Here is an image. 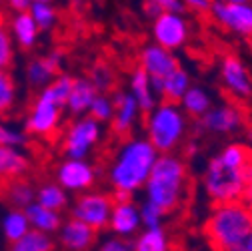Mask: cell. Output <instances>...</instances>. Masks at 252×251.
<instances>
[{"mask_svg": "<svg viewBox=\"0 0 252 251\" xmlns=\"http://www.w3.org/2000/svg\"><path fill=\"white\" fill-rule=\"evenodd\" d=\"M252 159V149L240 143L226 145L220 149L208 161L202 187L204 193L212 203H224L240 199L246 181H244V165Z\"/></svg>", "mask_w": 252, "mask_h": 251, "instance_id": "cell-1", "label": "cell"}, {"mask_svg": "<svg viewBox=\"0 0 252 251\" xmlns=\"http://www.w3.org/2000/svg\"><path fill=\"white\" fill-rule=\"evenodd\" d=\"M158 155L160 153L146 137L122 141L108 167V181L112 189L126 191L130 195L142 191Z\"/></svg>", "mask_w": 252, "mask_h": 251, "instance_id": "cell-2", "label": "cell"}, {"mask_svg": "<svg viewBox=\"0 0 252 251\" xmlns=\"http://www.w3.org/2000/svg\"><path fill=\"white\" fill-rule=\"evenodd\" d=\"M252 233V209L240 199L212 203V211L204 223L208 245L218 251H242L246 237Z\"/></svg>", "mask_w": 252, "mask_h": 251, "instance_id": "cell-3", "label": "cell"}, {"mask_svg": "<svg viewBox=\"0 0 252 251\" xmlns=\"http://www.w3.org/2000/svg\"><path fill=\"white\" fill-rule=\"evenodd\" d=\"M142 191L148 201L158 205L166 215L174 213L184 203L188 191V173L184 161L174 153H160Z\"/></svg>", "mask_w": 252, "mask_h": 251, "instance_id": "cell-4", "label": "cell"}, {"mask_svg": "<svg viewBox=\"0 0 252 251\" xmlns=\"http://www.w3.org/2000/svg\"><path fill=\"white\" fill-rule=\"evenodd\" d=\"M144 129L146 139L158 153H174L188 133V119L178 103L162 99L152 111L146 113Z\"/></svg>", "mask_w": 252, "mask_h": 251, "instance_id": "cell-5", "label": "cell"}, {"mask_svg": "<svg viewBox=\"0 0 252 251\" xmlns=\"http://www.w3.org/2000/svg\"><path fill=\"white\" fill-rule=\"evenodd\" d=\"M102 137V123L90 115L76 117L64 133V153L72 159H86Z\"/></svg>", "mask_w": 252, "mask_h": 251, "instance_id": "cell-6", "label": "cell"}, {"mask_svg": "<svg viewBox=\"0 0 252 251\" xmlns=\"http://www.w3.org/2000/svg\"><path fill=\"white\" fill-rule=\"evenodd\" d=\"M114 207V197L106 193H80L70 209L72 217L82 219L96 231H104L110 223V213Z\"/></svg>", "mask_w": 252, "mask_h": 251, "instance_id": "cell-7", "label": "cell"}, {"mask_svg": "<svg viewBox=\"0 0 252 251\" xmlns=\"http://www.w3.org/2000/svg\"><path fill=\"white\" fill-rule=\"evenodd\" d=\"M62 109L60 105H56L54 101L38 95L32 109H30V115L26 117L24 129L28 135H34L40 139H52L62 123Z\"/></svg>", "mask_w": 252, "mask_h": 251, "instance_id": "cell-8", "label": "cell"}, {"mask_svg": "<svg viewBox=\"0 0 252 251\" xmlns=\"http://www.w3.org/2000/svg\"><path fill=\"white\" fill-rule=\"evenodd\" d=\"M152 37L154 42L168 50L182 48L190 41V24L182 16V12H160L152 22Z\"/></svg>", "mask_w": 252, "mask_h": 251, "instance_id": "cell-9", "label": "cell"}, {"mask_svg": "<svg viewBox=\"0 0 252 251\" xmlns=\"http://www.w3.org/2000/svg\"><path fill=\"white\" fill-rule=\"evenodd\" d=\"M246 117L238 105L224 103L218 107H210L200 119H196L198 129L212 135H230L244 127Z\"/></svg>", "mask_w": 252, "mask_h": 251, "instance_id": "cell-10", "label": "cell"}, {"mask_svg": "<svg viewBox=\"0 0 252 251\" xmlns=\"http://www.w3.org/2000/svg\"><path fill=\"white\" fill-rule=\"evenodd\" d=\"M210 16L216 24L238 37H252V4L250 2H218L210 6Z\"/></svg>", "mask_w": 252, "mask_h": 251, "instance_id": "cell-11", "label": "cell"}, {"mask_svg": "<svg viewBox=\"0 0 252 251\" xmlns=\"http://www.w3.org/2000/svg\"><path fill=\"white\" fill-rule=\"evenodd\" d=\"M56 181L70 193H84L96 181V169L86 159H72L68 157L56 167Z\"/></svg>", "mask_w": 252, "mask_h": 251, "instance_id": "cell-12", "label": "cell"}, {"mask_svg": "<svg viewBox=\"0 0 252 251\" xmlns=\"http://www.w3.org/2000/svg\"><path fill=\"white\" fill-rule=\"evenodd\" d=\"M220 79L226 90L236 101H246L252 97V77L246 65L234 54H226L220 62Z\"/></svg>", "mask_w": 252, "mask_h": 251, "instance_id": "cell-13", "label": "cell"}, {"mask_svg": "<svg viewBox=\"0 0 252 251\" xmlns=\"http://www.w3.org/2000/svg\"><path fill=\"white\" fill-rule=\"evenodd\" d=\"M58 245L62 249H68V251H86L92 249L98 241V231L94 229L92 225L84 223L82 219L72 217L62 221L60 229H58Z\"/></svg>", "mask_w": 252, "mask_h": 251, "instance_id": "cell-14", "label": "cell"}, {"mask_svg": "<svg viewBox=\"0 0 252 251\" xmlns=\"http://www.w3.org/2000/svg\"><path fill=\"white\" fill-rule=\"evenodd\" d=\"M142 221H140V207L132 201H114L112 213H110V223L108 229L114 235H120L124 239H134L136 233L140 231Z\"/></svg>", "mask_w": 252, "mask_h": 251, "instance_id": "cell-15", "label": "cell"}, {"mask_svg": "<svg viewBox=\"0 0 252 251\" xmlns=\"http://www.w3.org/2000/svg\"><path fill=\"white\" fill-rule=\"evenodd\" d=\"M112 101H114V117L110 121L112 133L116 137H126L132 131V127L136 125L142 111H140L136 99L132 97V92L116 90L112 95Z\"/></svg>", "mask_w": 252, "mask_h": 251, "instance_id": "cell-16", "label": "cell"}, {"mask_svg": "<svg viewBox=\"0 0 252 251\" xmlns=\"http://www.w3.org/2000/svg\"><path fill=\"white\" fill-rule=\"evenodd\" d=\"M140 67L150 75V79H164L178 67V60L174 56V50H168L158 42H154L142 48Z\"/></svg>", "mask_w": 252, "mask_h": 251, "instance_id": "cell-17", "label": "cell"}, {"mask_svg": "<svg viewBox=\"0 0 252 251\" xmlns=\"http://www.w3.org/2000/svg\"><path fill=\"white\" fill-rule=\"evenodd\" d=\"M60 67H62V52L52 50L46 56L34 58L30 65L26 67V81L30 86L34 88H42L46 86L56 75H60Z\"/></svg>", "mask_w": 252, "mask_h": 251, "instance_id": "cell-18", "label": "cell"}, {"mask_svg": "<svg viewBox=\"0 0 252 251\" xmlns=\"http://www.w3.org/2000/svg\"><path fill=\"white\" fill-rule=\"evenodd\" d=\"M98 92H100V90L96 88V84L92 83V79H84V77L74 79L64 111H66V113H68L72 119L88 115L90 105H92L94 97H96Z\"/></svg>", "mask_w": 252, "mask_h": 251, "instance_id": "cell-19", "label": "cell"}, {"mask_svg": "<svg viewBox=\"0 0 252 251\" xmlns=\"http://www.w3.org/2000/svg\"><path fill=\"white\" fill-rule=\"evenodd\" d=\"M130 92H132V97L136 99V103L144 115L158 105V92H156V88L152 84L150 75L140 65L130 75Z\"/></svg>", "mask_w": 252, "mask_h": 251, "instance_id": "cell-20", "label": "cell"}, {"mask_svg": "<svg viewBox=\"0 0 252 251\" xmlns=\"http://www.w3.org/2000/svg\"><path fill=\"white\" fill-rule=\"evenodd\" d=\"M10 35L12 39L18 42L20 48H34L40 37V26L36 24V20L32 18L28 10L26 12H14V16L10 18Z\"/></svg>", "mask_w": 252, "mask_h": 251, "instance_id": "cell-21", "label": "cell"}, {"mask_svg": "<svg viewBox=\"0 0 252 251\" xmlns=\"http://www.w3.org/2000/svg\"><path fill=\"white\" fill-rule=\"evenodd\" d=\"M30 169V159L22 147L0 145V177L2 179H20Z\"/></svg>", "mask_w": 252, "mask_h": 251, "instance_id": "cell-22", "label": "cell"}, {"mask_svg": "<svg viewBox=\"0 0 252 251\" xmlns=\"http://www.w3.org/2000/svg\"><path fill=\"white\" fill-rule=\"evenodd\" d=\"M152 84H154L160 99L178 103L182 99V95L188 90V86H190V75H188L184 69L176 67L164 79H152Z\"/></svg>", "mask_w": 252, "mask_h": 251, "instance_id": "cell-23", "label": "cell"}, {"mask_svg": "<svg viewBox=\"0 0 252 251\" xmlns=\"http://www.w3.org/2000/svg\"><path fill=\"white\" fill-rule=\"evenodd\" d=\"M28 219H30V225L34 229H40V231H46V233H58L60 225H62V211H54V209H48L44 205H40L38 201H32L28 207H24Z\"/></svg>", "mask_w": 252, "mask_h": 251, "instance_id": "cell-24", "label": "cell"}, {"mask_svg": "<svg viewBox=\"0 0 252 251\" xmlns=\"http://www.w3.org/2000/svg\"><path fill=\"white\" fill-rule=\"evenodd\" d=\"M30 227H32V225H30V219H28L26 211L20 209V207L8 209L2 215V219H0V233H2V237L10 245L16 243L20 237H24Z\"/></svg>", "mask_w": 252, "mask_h": 251, "instance_id": "cell-25", "label": "cell"}, {"mask_svg": "<svg viewBox=\"0 0 252 251\" xmlns=\"http://www.w3.org/2000/svg\"><path fill=\"white\" fill-rule=\"evenodd\" d=\"M132 249L136 251H166L170 249V239L164 227H144L136 233L132 241Z\"/></svg>", "mask_w": 252, "mask_h": 251, "instance_id": "cell-26", "label": "cell"}, {"mask_svg": "<svg viewBox=\"0 0 252 251\" xmlns=\"http://www.w3.org/2000/svg\"><path fill=\"white\" fill-rule=\"evenodd\" d=\"M178 105L182 107V111L192 117V119H200L210 107H212V101H210V95L200 88V86H188V90L182 95V99L178 101Z\"/></svg>", "mask_w": 252, "mask_h": 251, "instance_id": "cell-27", "label": "cell"}, {"mask_svg": "<svg viewBox=\"0 0 252 251\" xmlns=\"http://www.w3.org/2000/svg\"><path fill=\"white\" fill-rule=\"evenodd\" d=\"M36 201L48 209L64 211L68 207V191L60 183H44L36 189Z\"/></svg>", "mask_w": 252, "mask_h": 251, "instance_id": "cell-28", "label": "cell"}, {"mask_svg": "<svg viewBox=\"0 0 252 251\" xmlns=\"http://www.w3.org/2000/svg\"><path fill=\"white\" fill-rule=\"evenodd\" d=\"M14 251H50L56 247L54 239H52V233H46V231H40V229H34L30 227L26 231L24 237H20L16 243L10 245Z\"/></svg>", "mask_w": 252, "mask_h": 251, "instance_id": "cell-29", "label": "cell"}, {"mask_svg": "<svg viewBox=\"0 0 252 251\" xmlns=\"http://www.w3.org/2000/svg\"><path fill=\"white\" fill-rule=\"evenodd\" d=\"M72 83H74V79L68 77V75H56L46 86L40 88V95L54 101L56 105H60L62 109H64L66 101H68V95H70V88H72Z\"/></svg>", "mask_w": 252, "mask_h": 251, "instance_id": "cell-30", "label": "cell"}, {"mask_svg": "<svg viewBox=\"0 0 252 251\" xmlns=\"http://www.w3.org/2000/svg\"><path fill=\"white\" fill-rule=\"evenodd\" d=\"M6 197L12 203V207L24 209V207H28L32 201H36V189L30 183H26V181L12 179V185L8 187Z\"/></svg>", "mask_w": 252, "mask_h": 251, "instance_id": "cell-31", "label": "cell"}, {"mask_svg": "<svg viewBox=\"0 0 252 251\" xmlns=\"http://www.w3.org/2000/svg\"><path fill=\"white\" fill-rule=\"evenodd\" d=\"M28 12L32 14V18L36 20V24L40 26L42 33L54 28L56 22H58V12L50 2H32V6H30Z\"/></svg>", "mask_w": 252, "mask_h": 251, "instance_id": "cell-32", "label": "cell"}, {"mask_svg": "<svg viewBox=\"0 0 252 251\" xmlns=\"http://www.w3.org/2000/svg\"><path fill=\"white\" fill-rule=\"evenodd\" d=\"M16 101V84L8 71H0V115H6Z\"/></svg>", "mask_w": 252, "mask_h": 251, "instance_id": "cell-33", "label": "cell"}, {"mask_svg": "<svg viewBox=\"0 0 252 251\" xmlns=\"http://www.w3.org/2000/svg\"><path fill=\"white\" fill-rule=\"evenodd\" d=\"M90 117H94L96 121L100 123H110L112 117H114V101L112 97H108L106 92H98L96 97H94L92 105H90V111H88Z\"/></svg>", "mask_w": 252, "mask_h": 251, "instance_id": "cell-34", "label": "cell"}, {"mask_svg": "<svg viewBox=\"0 0 252 251\" xmlns=\"http://www.w3.org/2000/svg\"><path fill=\"white\" fill-rule=\"evenodd\" d=\"M166 213L158 207L154 205L152 201L144 199V203L140 205V221H142V227H160L162 221H164Z\"/></svg>", "mask_w": 252, "mask_h": 251, "instance_id": "cell-35", "label": "cell"}, {"mask_svg": "<svg viewBox=\"0 0 252 251\" xmlns=\"http://www.w3.org/2000/svg\"><path fill=\"white\" fill-rule=\"evenodd\" d=\"M12 60H14L12 35L4 24H0V71H8Z\"/></svg>", "mask_w": 252, "mask_h": 251, "instance_id": "cell-36", "label": "cell"}, {"mask_svg": "<svg viewBox=\"0 0 252 251\" xmlns=\"http://www.w3.org/2000/svg\"><path fill=\"white\" fill-rule=\"evenodd\" d=\"M28 141V135L20 129L8 127V125L0 123V145H10V147H24Z\"/></svg>", "mask_w": 252, "mask_h": 251, "instance_id": "cell-37", "label": "cell"}, {"mask_svg": "<svg viewBox=\"0 0 252 251\" xmlns=\"http://www.w3.org/2000/svg\"><path fill=\"white\" fill-rule=\"evenodd\" d=\"M92 83L96 84V88L100 90V92H106L112 84H114V75H112V71L106 67V65H98V67H94V71H92Z\"/></svg>", "mask_w": 252, "mask_h": 251, "instance_id": "cell-38", "label": "cell"}, {"mask_svg": "<svg viewBox=\"0 0 252 251\" xmlns=\"http://www.w3.org/2000/svg\"><path fill=\"white\" fill-rule=\"evenodd\" d=\"M98 247L102 251H130L132 249V241L112 233V237H106Z\"/></svg>", "mask_w": 252, "mask_h": 251, "instance_id": "cell-39", "label": "cell"}, {"mask_svg": "<svg viewBox=\"0 0 252 251\" xmlns=\"http://www.w3.org/2000/svg\"><path fill=\"white\" fill-rule=\"evenodd\" d=\"M186 8H190L194 12H210V6L214 0H182Z\"/></svg>", "mask_w": 252, "mask_h": 251, "instance_id": "cell-40", "label": "cell"}, {"mask_svg": "<svg viewBox=\"0 0 252 251\" xmlns=\"http://www.w3.org/2000/svg\"><path fill=\"white\" fill-rule=\"evenodd\" d=\"M158 4L162 10H168V12H182L186 10V4L182 0H158Z\"/></svg>", "mask_w": 252, "mask_h": 251, "instance_id": "cell-41", "label": "cell"}, {"mask_svg": "<svg viewBox=\"0 0 252 251\" xmlns=\"http://www.w3.org/2000/svg\"><path fill=\"white\" fill-rule=\"evenodd\" d=\"M6 4L14 12H26V10H30V6H32V0H6Z\"/></svg>", "mask_w": 252, "mask_h": 251, "instance_id": "cell-42", "label": "cell"}, {"mask_svg": "<svg viewBox=\"0 0 252 251\" xmlns=\"http://www.w3.org/2000/svg\"><path fill=\"white\" fill-rule=\"evenodd\" d=\"M144 12H146L150 18H156V16H158L160 12H164V10L160 8V4H158V2H152V0H146V2H144Z\"/></svg>", "mask_w": 252, "mask_h": 251, "instance_id": "cell-43", "label": "cell"}, {"mask_svg": "<svg viewBox=\"0 0 252 251\" xmlns=\"http://www.w3.org/2000/svg\"><path fill=\"white\" fill-rule=\"evenodd\" d=\"M240 201H242L248 209H252V183L244 187V191H242V195H240Z\"/></svg>", "mask_w": 252, "mask_h": 251, "instance_id": "cell-44", "label": "cell"}, {"mask_svg": "<svg viewBox=\"0 0 252 251\" xmlns=\"http://www.w3.org/2000/svg\"><path fill=\"white\" fill-rule=\"evenodd\" d=\"M242 251H252V233L246 237V241H244V245H242Z\"/></svg>", "mask_w": 252, "mask_h": 251, "instance_id": "cell-45", "label": "cell"}, {"mask_svg": "<svg viewBox=\"0 0 252 251\" xmlns=\"http://www.w3.org/2000/svg\"><path fill=\"white\" fill-rule=\"evenodd\" d=\"M218 2H250V0H218Z\"/></svg>", "mask_w": 252, "mask_h": 251, "instance_id": "cell-46", "label": "cell"}, {"mask_svg": "<svg viewBox=\"0 0 252 251\" xmlns=\"http://www.w3.org/2000/svg\"><path fill=\"white\" fill-rule=\"evenodd\" d=\"M248 141H250V147H252V125L248 127Z\"/></svg>", "mask_w": 252, "mask_h": 251, "instance_id": "cell-47", "label": "cell"}, {"mask_svg": "<svg viewBox=\"0 0 252 251\" xmlns=\"http://www.w3.org/2000/svg\"><path fill=\"white\" fill-rule=\"evenodd\" d=\"M32 2H52V0H32Z\"/></svg>", "mask_w": 252, "mask_h": 251, "instance_id": "cell-48", "label": "cell"}, {"mask_svg": "<svg viewBox=\"0 0 252 251\" xmlns=\"http://www.w3.org/2000/svg\"><path fill=\"white\" fill-rule=\"evenodd\" d=\"M248 46H250V50H252V37L248 39Z\"/></svg>", "mask_w": 252, "mask_h": 251, "instance_id": "cell-49", "label": "cell"}, {"mask_svg": "<svg viewBox=\"0 0 252 251\" xmlns=\"http://www.w3.org/2000/svg\"><path fill=\"white\" fill-rule=\"evenodd\" d=\"M152 2H158V0H152Z\"/></svg>", "mask_w": 252, "mask_h": 251, "instance_id": "cell-50", "label": "cell"}]
</instances>
